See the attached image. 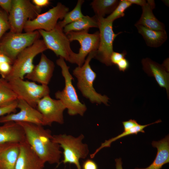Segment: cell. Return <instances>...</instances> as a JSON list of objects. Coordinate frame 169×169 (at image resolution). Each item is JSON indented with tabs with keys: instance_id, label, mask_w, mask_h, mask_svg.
I'll return each mask as SVG.
<instances>
[{
	"instance_id": "27",
	"label": "cell",
	"mask_w": 169,
	"mask_h": 169,
	"mask_svg": "<svg viewBox=\"0 0 169 169\" xmlns=\"http://www.w3.org/2000/svg\"><path fill=\"white\" fill-rule=\"evenodd\" d=\"M84 1L79 0L74 9L68 12L65 15L63 20L58 23L59 26L63 28L66 25L84 17L81 11V7Z\"/></svg>"
},
{
	"instance_id": "29",
	"label": "cell",
	"mask_w": 169,
	"mask_h": 169,
	"mask_svg": "<svg viewBox=\"0 0 169 169\" xmlns=\"http://www.w3.org/2000/svg\"><path fill=\"white\" fill-rule=\"evenodd\" d=\"M10 29L8 14L0 10V40L6 32Z\"/></svg>"
},
{
	"instance_id": "22",
	"label": "cell",
	"mask_w": 169,
	"mask_h": 169,
	"mask_svg": "<svg viewBox=\"0 0 169 169\" xmlns=\"http://www.w3.org/2000/svg\"><path fill=\"white\" fill-rule=\"evenodd\" d=\"M135 26L138 32L142 36L146 44L149 47H159L167 39V36L166 30H154L136 24Z\"/></svg>"
},
{
	"instance_id": "9",
	"label": "cell",
	"mask_w": 169,
	"mask_h": 169,
	"mask_svg": "<svg viewBox=\"0 0 169 169\" xmlns=\"http://www.w3.org/2000/svg\"><path fill=\"white\" fill-rule=\"evenodd\" d=\"M41 9L34 5L29 0H13L11 10L9 13L10 31L21 33L27 22L35 18Z\"/></svg>"
},
{
	"instance_id": "15",
	"label": "cell",
	"mask_w": 169,
	"mask_h": 169,
	"mask_svg": "<svg viewBox=\"0 0 169 169\" xmlns=\"http://www.w3.org/2000/svg\"><path fill=\"white\" fill-rule=\"evenodd\" d=\"M54 67L53 62L43 53L38 63L25 77L40 84L48 85L53 76Z\"/></svg>"
},
{
	"instance_id": "4",
	"label": "cell",
	"mask_w": 169,
	"mask_h": 169,
	"mask_svg": "<svg viewBox=\"0 0 169 169\" xmlns=\"http://www.w3.org/2000/svg\"><path fill=\"white\" fill-rule=\"evenodd\" d=\"M84 138L82 134L77 137L65 134L52 135V140L63 149L64 163L73 164L77 169H82L79 159L85 158L89 153L87 145L82 142Z\"/></svg>"
},
{
	"instance_id": "25",
	"label": "cell",
	"mask_w": 169,
	"mask_h": 169,
	"mask_svg": "<svg viewBox=\"0 0 169 169\" xmlns=\"http://www.w3.org/2000/svg\"><path fill=\"white\" fill-rule=\"evenodd\" d=\"M18 100L17 96L5 79L0 78V107L11 104Z\"/></svg>"
},
{
	"instance_id": "23",
	"label": "cell",
	"mask_w": 169,
	"mask_h": 169,
	"mask_svg": "<svg viewBox=\"0 0 169 169\" xmlns=\"http://www.w3.org/2000/svg\"><path fill=\"white\" fill-rule=\"evenodd\" d=\"M92 27L98 28L97 18L95 16L90 17L87 15L66 25L63 31L66 34L71 31L89 30V28Z\"/></svg>"
},
{
	"instance_id": "31",
	"label": "cell",
	"mask_w": 169,
	"mask_h": 169,
	"mask_svg": "<svg viewBox=\"0 0 169 169\" xmlns=\"http://www.w3.org/2000/svg\"><path fill=\"white\" fill-rule=\"evenodd\" d=\"M12 64L5 62L0 64V74L1 77L5 79L10 72Z\"/></svg>"
},
{
	"instance_id": "5",
	"label": "cell",
	"mask_w": 169,
	"mask_h": 169,
	"mask_svg": "<svg viewBox=\"0 0 169 169\" xmlns=\"http://www.w3.org/2000/svg\"><path fill=\"white\" fill-rule=\"evenodd\" d=\"M47 49L43 39H39L36 40L18 55L13 63L10 72L5 79L7 81L15 78L23 79L33 69L35 65L33 61L35 57Z\"/></svg>"
},
{
	"instance_id": "36",
	"label": "cell",
	"mask_w": 169,
	"mask_h": 169,
	"mask_svg": "<svg viewBox=\"0 0 169 169\" xmlns=\"http://www.w3.org/2000/svg\"><path fill=\"white\" fill-rule=\"evenodd\" d=\"M116 65L120 71L124 72L128 68L129 63L128 60L124 58L119 61Z\"/></svg>"
},
{
	"instance_id": "21",
	"label": "cell",
	"mask_w": 169,
	"mask_h": 169,
	"mask_svg": "<svg viewBox=\"0 0 169 169\" xmlns=\"http://www.w3.org/2000/svg\"><path fill=\"white\" fill-rule=\"evenodd\" d=\"M152 146L157 148L156 156L153 162L146 168H136L135 169H160L165 164L169 162V137L167 135L158 141H154Z\"/></svg>"
},
{
	"instance_id": "14",
	"label": "cell",
	"mask_w": 169,
	"mask_h": 169,
	"mask_svg": "<svg viewBox=\"0 0 169 169\" xmlns=\"http://www.w3.org/2000/svg\"><path fill=\"white\" fill-rule=\"evenodd\" d=\"M17 108L19 111L0 117V123L8 122H25L43 126L42 114L36 109L21 100H17Z\"/></svg>"
},
{
	"instance_id": "30",
	"label": "cell",
	"mask_w": 169,
	"mask_h": 169,
	"mask_svg": "<svg viewBox=\"0 0 169 169\" xmlns=\"http://www.w3.org/2000/svg\"><path fill=\"white\" fill-rule=\"evenodd\" d=\"M17 100L8 105L0 107V117L11 113H15L17 108Z\"/></svg>"
},
{
	"instance_id": "24",
	"label": "cell",
	"mask_w": 169,
	"mask_h": 169,
	"mask_svg": "<svg viewBox=\"0 0 169 169\" xmlns=\"http://www.w3.org/2000/svg\"><path fill=\"white\" fill-rule=\"evenodd\" d=\"M119 2L117 0H94L90 5L96 17L104 18L114 11Z\"/></svg>"
},
{
	"instance_id": "20",
	"label": "cell",
	"mask_w": 169,
	"mask_h": 169,
	"mask_svg": "<svg viewBox=\"0 0 169 169\" xmlns=\"http://www.w3.org/2000/svg\"><path fill=\"white\" fill-rule=\"evenodd\" d=\"M155 7L154 0H147L146 4L142 7V14L136 24L154 30H165L164 24L158 20L153 13L152 10Z\"/></svg>"
},
{
	"instance_id": "28",
	"label": "cell",
	"mask_w": 169,
	"mask_h": 169,
	"mask_svg": "<svg viewBox=\"0 0 169 169\" xmlns=\"http://www.w3.org/2000/svg\"><path fill=\"white\" fill-rule=\"evenodd\" d=\"M132 5L128 0H121L114 11L105 19L109 21L113 22L115 20L123 17L125 10Z\"/></svg>"
},
{
	"instance_id": "34",
	"label": "cell",
	"mask_w": 169,
	"mask_h": 169,
	"mask_svg": "<svg viewBox=\"0 0 169 169\" xmlns=\"http://www.w3.org/2000/svg\"><path fill=\"white\" fill-rule=\"evenodd\" d=\"M82 169H98L96 163L93 160L88 159L83 163Z\"/></svg>"
},
{
	"instance_id": "37",
	"label": "cell",
	"mask_w": 169,
	"mask_h": 169,
	"mask_svg": "<svg viewBox=\"0 0 169 169\" xmlns=\"http://www.w3.org/2000/svg\"><path fill=\"white\" fill-rule=\"evenodd\" d=\"M32 3L37 7L41 8L46 7L50 3L49 0H33Z\"/></svg>"
},
{
	"instance_id": "16",
	"label": "cell",
	"mask_w": 169,
	"mask_h": 169,
	"mask_svg": "<svg viewBox=\"0 0 169 169\" xmlns=\"http://www.w3.org/2000/svg\"><path fill=\"white\" fill-rule=\"evenodd\" d=\"M20 144L19 153L15 169H43L45 163L36 154L27 140Z\"/></svg>"
},
{
	"instance_id": "40",
	"label": "cell",
	"mask_w": 169,
	"mask_h": 169,
	"mask_svg": "<svg viewBox=\"0 0 169 169\" xmlns=\"http://www.w3.org/2000/svg\"><path fill=\"white\" fill-rule=\"evenodd\" d=\"M116 169H123L122 162L121 158H117L115 160Z\"/></svg>"
},
{
	"instance_id": "10",
	"label": "cell",
	"mask_w": 169,
	"mask_h": 169,
	"mask_svg": "<svg viewBox=\"0 0 169 169\" xmlns=\"http://www.w3.org/2000/svg\"><path fill=\"white\" fill-rule=\"evenodd\" d=\"M69 8L60 3L47 11L39 14L35 18L28 21L23 28L25 32H32L38 30L49 31L57 24L59 19H62L68 12Z\"/></svg>"
},
{
	"instance_id": "32",
	"label": "cell",
	"mask_w": 169,
	"mask_h": 169,
	"mask_svg": "<svg viewBox=\"0 0 169 169\" xmlns=\"http://www.w3.org/2000/svg\"><path fill=\"white\" fill-rule=\"evenodd\" d=\"M126 54L125 52L120 53L113 52L110 57V61L112 65L116 64L122 59L125 58Z\"/></svg>"
},
{
	"instance_id": "17",
	"label": "cell",
	"mask_w": 169,
	"mask_h": 169,
	"mask_svg": "<svg viewBox=\"0 0 169 169\" xmlns=\"http://www.w3.org/2000/svg\"><path fill=\"white\" fill-rule=\"evenodd\" d=\"M143 69L148 75L154 77L159 85L164 88L168 94L169 74L167 70L163 66L149 58L143 59L141 61Z\"/></svg>"
},
{
	"instance_id": "35",
	"label": "cell",
	"mask_w": 169,
	"mask_h": 169,
	"mask_svg": "<svg viewBox=\"0 0 169 169\" xmlns=\"http://www.w3.org/2000/svg\"><path fill=\"white\" fill-rule=\"evenodd\" d=\"M124 127V131H127L139 124L134 120L130 119L122 122Z\"/></svg>"
},
{
	"instance_id": "12",
	"label": "cell",
	"mask_w": 169,
	"mask_h": 169,
	"mask_svg": "<svg viewBox=\"0 0 169 169\" xmlns=\"http://www.w3.org/2000/svg\"><path fill=\"white\" fill-rule=\"evenodd\" d=\"M89 30L71 31L66 34L70 42L78 41L80 45L79 52L77 53L76 64L79 66L84 63L86 56L90 53L96 51L100 43L99 31L93 34L88 33Z\"/></svg>"
},
{
	"instance_id": "18",
	"label": "cell",
	"mask_w": 169,
	"mask_h": 169,
	"mask_svg": "<svg viewBox=\"0 0 169 169\" xmlns=\"http://www.w3.org/2000/svg\"><path fill=\"white\" fill-rule=\"evenodd\" d=\"M26 140L24 131L18 122H8L0 126V144L11 142L20 143Z\"/></svg>"
},
{
	"instance_id": "6",
	"label": "cell",
	"mask_w": 169,
	"mask_h": 169,
	"mask_svg": "<svg viewBox=\"0 0 169 169\" xmlns=\"http://www.w3.org/2000/svg\"><path fill=\"white\" fill-rule=\"evenodd\" d=\"M47 48L52 51L57 56L73 64H76L77 54L70 48V42L63 29L58 24L52 30L46 31L38 30Z\"/></svg>"
},
{
	"instance_id": "39",
	"label": "cell",
	"mask_w": 169,
	"mask_h": 169,
	"mask_svg": "<svg viewBox=\"0 0 169 169\" xmlns=\"http://www.w3.org/2000/svg\"><path fill=\"white\" fill-rule=\"evenodd\" d=\"M132 4H135L142 7L145 5L147 2L145 0H128Z\"/></svg>"
},
{
	"instance_id": "19",
	"label": "cell",
	"mask_w": 169,
	"mask_h": 169,
	"mask_svg": "<svg viewBox=\"0 0 169 169\" xmlns=\"http://www.w3.org/2000/svg\"><path fill=\"white\" fill-rule=\"evenodd\" d=\"M20 146L13 142L0 144V169H15Z\"/></svg>"
},
{
	"instance_id": "7",
	"label": "cell",
	"mask_w": 169,
	"mask_h": 169,
	"mask_svg": "<svg viewBox=\"0 0 169 169\" xmlns=\"http://www.w3.org/2000/svg\"><path fill=\"white\" fill-rule=\"evenodd\" d=\"M40 36L37 30L24 33L9 31L0 42V52L7 56L13 63L22 51L32 45Z\"/></svg>"
},
{
	"instance_id": "33",
	"label": "cell",
	"mask_w": 169,
	"mask_h": 169,
	"mask_svg": "<svg viewBox=\"0 0 169 169\" xmlns=\"http://www.w3.org/2000/svg\"><path fill=\"white\" fill-rule=\"evenodd\" d=\"M13 0H0V6L8 15L12 6Z\"/></svg>"
},
{
	"instance_id": "13",
	"label": "cell",
	"mask_w": 169,
	"mask_h": 169,
	"mask_svg": "<svg viewBox=\"0 0 169 169\" xmlns=\"http://www.w3.org/2000/svg\"><path fill=\"white\" fill-rule=\"evenodd\" d=\"M36 109L43 116V126L51 125L53 122L64 123L63 112L66 107L60 100L47 95L38 101Z\"/></svg>"
},
{
	"instance_id": "11",
	"label": "cell",
	"mask_w": 169,
	"mask_h": 169,
	"mask_svg": "<svg viewBox=\"0 0 169 169\" xmlns=\"http://www.w3.org/2000/svg\"><path fill=\"white\" fill-rule=\"evenodd\" d=\"M96 17L99 29L100 43L94 58L107 66H111L112 65L110 59L114 52L113 42L117 36L122 32L115 33L113 29V22L108 21L104 18Z\"/></svg>"
},
{
	"instance_id": "38",
	"label": "cell",
	"mask_w": 169,
	"mask_h": 169,
	"mask_svg": "<svg viewBox=\"0 0 169 169\" xmlns=\"http://www.w3.org/2000/svg\"><path fill=\"white\" fill-rule=\"evenodd\" d=\"M5 62L10 63L13 64V62L7 56L0 52V64Z\"/></svg>"
},
{
	"instance_id": "2",
	"label": "cell",
	"mask_w": 169,
	"mask_h": 169,
	"mask_svg": "<svg viewBox=\"0 0 169 169\" xmlns=\"http://www.w3.org/2000/svg\"><path fill=\"white\" fill-rule=\"evenodd\" d=\"M96 52L90 53L84 64L74 69L73 74L77 79V87L84 97L92 103H103L108 105L109 98L105 95H103L98 93L93 86L96 74L91 68L90 63L91 59L94 58Z\"/></svg>"
},
{
	"instance_id": "26",
	"label": "cell",
	"mask_w": 169,
	"mask_h": 169,
	"mask_svg": "<svg viewBox=\"0 0 169 169\" xmlns=\"http://www.w3.org/2000/svg\"><path fill=\"white\" fill-rule=\"evenodd\" d=\"M161 121V120H159L155 122L147 125H142L139 124L127 131L123 132L122 133L116 137L112 138L108 140H105L104 142L102 143L101 146L99 147L93 153L90 155L91 158H94L96 154L103 148L104 147H110L111 143L117 139L124 136L131 134H135L136 135L140 132L144 133L145 131L144 130V129L145 128L150 125L159 123Z\"/></svg>"
},
{
	"instance_id": "1",
	"label": "cell",
	"mask_w": 169,
	"mask_h": 169,
	"mask_svg": "<svg viewBox=\"0 0 169 169\" xmlns=\"http://www.w3.org/2000/svg\"><path fill=\"white\" fill-rule=\"evenodd\" d=\"M23 129L27 141L45 163L59 162L62 152L60 146L52 140L51 131L41 125L25 122H17Z\"/></svg>"
},
{
	"instance_id": "8",
	"label": "cell",
	"mask_w": 169,
	"mask_h": 169,
	"mask_svg": "<svg viewBox=\"0 0 169 169\" xmlns=\"http://www.w3.org/2000/svg\"><path fill=\"white\" fill-rule=\"evenodd\" d=\"M7 81L18 100H23L35 108L40 99L49 95L50 90L48 85L19 78L11 79Z\"/></svg>"
},
{
	"instance_id": "3",
	"label": "cell",
	"mask_w": 169,
	"mask_h": 169,
	"mask_svg": "<svg viewBox=\"0 0 169 169\" xmlns=\"http://www.w3.org/2000/svg\"><path fill=\"white\" fill-rule=\"evenodd\" d=\"M56 63L61 69L65 84L62 90H59L55 93V98L63 102L67 109L68 114L69 115H79L83 116L87 110V107L78 98L76 90L72 83L74 78L69 72V67L67 65L64 59L61 57H59Z\"/></svg>"
}]
</instances>
